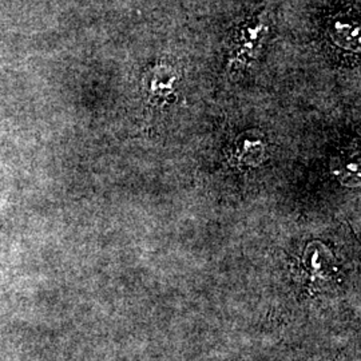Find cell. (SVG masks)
<instances>
[{"label":"cell","mask_w":361,"mask_h":361,"mask_svg":"<svg viewBox=\"0 0 361 361\" xmlns=\"http://www.w3.org/2000/svg\"><path fill=\"white\" fill-rule=\"evenodd\" d=\"M269 32V23L265 13H257L238 27L233 40L229 63L237 70L250 65L257 59L264 40Z\"/></svg>","instance_id":"cell-1"},{"label":"cell","mask_w":361,"mask_h":361,"mask_svg":"<svg viewBox=\"0 0 361 361\" xmlns=\"http://www.w3.org/2000/svg\"><path fill=\"white\" fill-rule=\"evenodd\" d=\"M177 71L169 65H157L150 70L147 79V89L152 99H165L174 91L177 82Z\"/></svg>","instance_id":"cell-2"},{"label":"cell","mask_w":361,"mask_h":361,"mask_svg":"<svg viewBox=\"0 0 361 361\" xmlns=\"http://www.w3.org/2000/svg\"><path fill=\"white\" fill-rule=\"evenodd\" d=\"M265 155V145L259 137H250L249 133L243 135L240 141H237L235 150H234V158L238 164L245 165H258Z\"/></svg>","instance_id":"cell-3"},{"label":"cell","mask_w":361,"mask_h":361,"mask_svg":"<svg viewBox=\"0 0 361 361\" xmlns=\"http://www.w3.org/2000/svg\"><path fill=\"white\" fill-rule=\"evenodd\" d=\"M357 30H359V27H355V25L337 22L335 26V38L337 43L341 44V42L345 40L344 49L355 50L356 44L359 47V31Z\"/></svg>","instance_id":"cell-4"}]
</instances>
